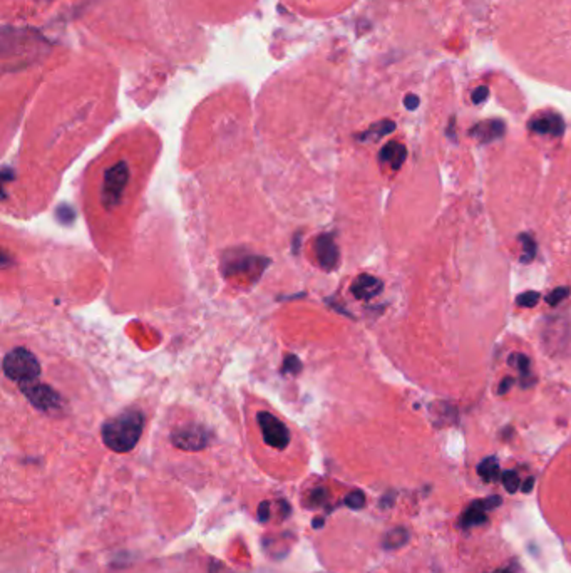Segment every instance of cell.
<instances>
[{
  "label": "cell",
  "instance_id": "7a4b0ae2",
  "mask_svg": "<svg viewBox=\"0 0 571 573\" xmlns=\"http://www.w3.org/2000/svg\"><path fill=\"white\" fill-rule=\"evenodd\" d=\"M2 367L3 374L21 386L35 382V379L41 376V364H39L37 357L23 347L12 349L7 352L3 357Z\"/></svg>",
  "mask_w": 571,
  "mask_h": 573
},
{
  "label": "cell",
  "instance_id": "44dd1931",
  "mask_svg": "<svg viewBox=\"0 0 571 573\" xmlns=\"http://www.w3.org/2000/svg\"><path fill=\"white\" fill-rule=\"evenodd\" d=\"M345 505L352 509H360L365 505V494L362 492H352L345 498Z\"/></svg>",
  "mask_w": 571,
  "mask_h": 573
},
{
  "label": "cell",
  "instance_id": "d4e9b609",
  "mask_svg": "<svg viewBox=\"0 0 571 573\" xmlns=\"http://www.w3.org/2000/svg\"><path fill=\"white\" fill-rule=\"evenodd\" d=\"M487 94H490V91H487V88H484V86H481V88L476 89L474 94H472V103L481 104L483 101L487 97Z\"/></svg>",
  "mask_w": 571,
  "mask_h": 573
},
{
  "label": "cell",
  "instance_id": "4fadbf2b",
  "mask_svg": "<svg viewBox=\"0 0 571 573\" xmlns=\"http://www.w3.org/2000/svg\"><path fill=\"white\" fill-rule=\"evenodd\" d=\"M407 540H409L407 530L394 528L387 533V535H385L384 547L389 548V550H392V548H400V547H404L405 543H407Z\"/></svg>",
  "mask_w": 571,
  "mask_h": 573
},
{
  "label": "cell",
  "instance_id": "e0dca14e",
  "mask_svg": "<svg viewBox=\"0 0 571 573\" xmlns=\"http://www.w3.org/2000/svg\"><path fill=\"white\" fill-rule=\"evenodd\" d=\"M501 481L507 493H516L519 489V476L516 471H504L501 474Z\"/></svg>",
  "mask_w": 571,
  "mask_h": 573
},
{
  "label": "cell",
  "instance_id": "cb8c5ba5",
  "mask_svg": "<svg viewBox=\"0 0 571 573\" xmlns=\"http://www.w3.org/2000/svg\"><path fill=\"white\" fill-rule=\"evenodd\" d=\"M57 218L61 220L62 223H70L74 220V217H76V215H74V211H72V208L70 206H66V205H62L61 208H59L57 210Z\"/></svg>",
  "mask_w": 571,
  "mask_h": 573
},
{
  "label": "cell",
  "instance_id": "ba28073f",
  "mask_svg": "<svg viewBox=\"0 0 571 573\" xmlns=\"http://www.w3.org/2000/svg\"><path fill=\"white\" fill-rule=\"evenodd\" d=\"M315 253H317L318 264H320L322 269H336L338 262V249L332 233H324L317 238V242H315Z\"/></svg>",
  "mask_w": 571,
  "mask_h": 573
},
{
  "label": "cell",
  "instance_id": "277c9868",
  "mask_svg": "<svg viewBox=\"0 0 571 573\" xmlns=\"http://www.w3.org/2000/svg\"><path fill=\"white\" fill-rule=\"evenodd\" d=\"M257 419L267 445L275 447V449H285V447L289 446L290 431L280 419L275 418L273 414L265 413V411L258 413Z\"/></svg>",
  "mask_w": 571,
  "mask_h": 573
},
{
  "label": "cell",
  "instance_id": "7c38bea8",
  "mask_svg": "<svg viewBox=\"0 0 571 573\" xmlns=\"http://www.w3.org/2000/svg\"><path fill=\"white\" fill-rule=\"evenodd\" d=\"M478 473L483 480L486 481H494L496 478H501V473H499V465L496 458H486L481 465L478 466Z\"/></svg>",
  "mask_w": 571,
  "mask_h": 573
},
{
  "label": "cell",
  "instance_id": "4316f807",
  "mask_svg": "<svg viewBox=\"0 0 571 573\" xmlns=\"http://www.w3.org/2000/svg\"><path fill=\"white\" fill-rule=\"evenodd\" d=\"M404 104H405V108L411 109V111H414V109H417V106H419V97L414 96V94H409V96L405 97Z\"/></svg>",
  "mask_w": 571,
  "mask_h": 573
},
{
  "label": "cell",
  "instance_id": "484cf974",
  "mask_svg": "<svg viewBox=\"0 0 571 573\" xmlns=\"http://www.w3.org/2000/svg\"><path fill=\"white\" fill-rule=\"evenodd\" d=\"M513 384H514L513 378H504V380H501V384H499V387H498V394L499 396L506 394V392L513 387Z\"/></svg>",
  "mask_w": 571,
  "mask_h": 573
},
{
  "label": "cell",
  "instance_id": "9a60e30c",
  "mask_svg": "<svg viewBox=\"0 0 571 573\" xmlns=\"http://www.w3.org/2000/svg\"><path fill=\"white\" fill-rule=\"evenodd\" d=\"M518 240L523 245L521 262L523 264H530V262L534 258V255H536V242L533 240V237H531L530 233L519 235Z\"/></svg>",
  "mask_w": 571,
  "mask_h": 573
},
{
  "label": "cell",
  "instance_id": "2e32d148",
  "mask_svg": "<svg viewBox=\"0 0 571 573\" xmlns=\"http://www.w3.org/2000/svg\"><path fill=\"white\" fill-rule=\"evenodd\" d=\"M394 129H396V124L392 123V121H382V123L376 124L374 128H370V131L365 133L362 138H380V136H385L389 135V133H392Z\"/></svg>",
  "mask_w": 571,
  "mask_h": 573
},
{
  "label": "cell",
  "instance_id": "f1b7e54d",
  "mask_svg": "<svg viewBox=\"0 0 571 573\" xmlns=\"http://www.w3.org/2000/svg\"><path fill=\"white\" fill-rule=\"evenodd\" d=\"M516 572V565L511 563L507 565V567H503V568H498V570L491 572V573H514Z\"/></svg>",
  "mask_w": 571,
  "mask_h": 573
},
{
  "label": "cell",
  "instance_id": "5bb4252c",
  "mask_svg": "<svg viewBox=\"0 0 571 573\" xmlns=\"http://www.w3.org/2000/svg\"><path fill=\"white\" fill-rule=\"evenodd\" d=\"M510 364L513 367H516L519 371V374H521V380H523V387H528V378H530L531 374V360L530 357L525 356V354H513L510 357Z\"/></svg>",
  "mask_w": 571,
  "mask_h": 573
},
{
  "label": "cell",
  "instance_id": "d6986e66",
  "mask_svg": "<svg viewBox=\"0 0 571 573\" xmlns=\"http://www.w3.org/2000/svg\"><path fill=\"white\" fill-rule=\"evenodd\" d=\"M570 293L571 292L568 286H557V289H554L553 292L546 297V302H548L550 305H558V304H561L566 297H570Z\"/></svg>",
  "mask_w": 571,
  "mask_h": 573
},
{
  "label": "cell",
  "instance_id": "6da1fadb",
  "mask_svg": "<svg viewBox=\"0 0 571 573\" xmlns=\"http://www.w3.org/2000/svg\"><path fill=\"white\" fill-rule=\"evenodd\" d=\"M144 429V416L137 409H128L102 426V441L114 453L135 449Z\"/></svg>",
  "mask_w": 571,
  "mask_h": 573
},
{
  "label": "cell",
  "instance_id": "83f0119b",
  "mask_svg": "<svg viewBox=\"0 0 571 573\" xmlns=\"http://www.w3.org/2000/svg\"><path fill=\"white\" fill-rule=\"evenodd\" d=\"M533 485H534V480H533V478H528V480L525 481V485L521 486V492H523V493H530L531 489H533Z\"/></svg>",
  "mask_w": 571,
  "mask_h": 573
},
{
  "label": "cell",
  "instance_id": "5b68a950",
  "mask_svg": "<svg viewBox=\"0 0 571 573\" xmlns=\"http://www.w3.org/2000/svg\"><path fill=\"white\" fill-rule=\"evenodd\" d=\"M171 441L183 451H202L210 443V434L200 426H186L183 429L175 431Z\"/></svg>",
  "mask_w": 571,
  "mask_h": 573
},
{
  "label": "cell",
  "instance_id": "ac0fdd59",
  "mask_svg": "<svg viewBox=\"0 0 571 573\" xmlns=\"http://www.w3.org/2000/svg\"><path fill=\"white\" fill-rule=\"evenodd\" d=\"M539 302V293L534 292V290H528V292L521 293L518 298H516V304L519 305V307H534Z\"/></svg>",
  "mask_w": 571,
  "mask_h": 573
},
{
  "label": "cell",
  "instance_id": "8fae6325",
  "mask_svg": "<svg viewBox=\"0 0 571 573\" xmlns=\"http://www.w3.org/2000/svg\"><path fill=\"white\" fill-rule=\"evenodd\" d=\"M471 135L484 141V143H487V141H494V139L501 138V136L504 135V123L499 119L484 121V123H479L478 126H474L471 129Z\"/></svg>",
  "mask_w": 571,
  "mask_h": 573
},
{
  "label": "cell",
  "instance_id": "30bf717a",
  "mask_svg": "<svg viewBox=\"0 0 571 573\" xmlns=\"http://www.w3.org/2000/svg\"><path fill=\"white\" fill-rule=\"evenodd\" d=\"M382 282L377 277L369 275V273H362L356 278L352 284V293L358 300H369V298L377 297L382 292Z\"/></svg>",
  "mask_w": 571,
  "mask_h": 573
},
{
  "label": "cell",
  "instance_id": "603a6c76",
  "mask_svg": "<svg viewBox=\"0 0 571 573\" xmlns=\"http://www.w3.org/2000/svg\"><path fill=\"white\" fill-rule=\"evenodd\" d=\"M405 158H407V149H405L404 144H399V149H397L396 156H394V159H392V163H391L394 170H399V168L404 164Z\"/></svg>",
  "mask_w": 571,
  "mask_h": 573
},
{
  "label": "cell",
  "instance_id": "52a82bcc",
  "mask_svg": "<svg viewBox=\"0 0 571 573\" xmlns=\"http://www.w3.org/2000/svg\"><path fill=\"white\" fill-rule=\"evenodd\" d=\"M501 503V498L493 496L486 498V500H479L476 503H472L470 508L464 512V515L461 516V527L470 528L476 527V525H483L487 521V509H493Z\"/></svg>",
  "mask_w": 571,
  "mask_h": 573
},
{
  "label": "cell",
  "instance_id": "7402d4cb",
  "mask_svg": "<svg viewBox=\"0 0 571 573\" xmlns=\"http://www.w3.org/2000/svg\"><path fill=\"white\" fill-rule=\"evenodd\" d=\"M298 371H300V360L295 356H287L285 360H283V372H291V374H295V372Z\"/></svg>",
  "mask_w": 571,
  "mask_h": 573
},
{
  "label": "cell",
  "instance_id": "ffe728a7",
  "mask_svg": "<svg viewBox=\"0 0 571 573\" xmlns=\"http://www.w3.org/2000/svg\"><path fill=\"white\" fill-rule=\"evenodd\" d=\"M397 149H399V143H394V141H391V143L385 144V146L380 149V155H379L380 163H392Z\"/></svg>",
  "mask_w": 571,
  "mask_h": 573
},
{
  "label": "cell",
  "instance_id": "9c48e42d",
  "mask_svg": "<svg viewBox=\"0 0 571 573\" xmlns=\"http://www.w3.org/2000/svg\"><path fill=\"white\" fill-rule=\"evenodd\" d=\"M528 126L538 135L561 136L563 131H565V123H563L561 116L554 115V113H545V115L536 116Z\"/></svg>",
  "mask_w": 571,
  "mask_h": 573
},
{
  "label": "cell",
  "instance_id": "8992f818",
  "mask_svg": "<svg viewBox=\"0 0 571 573\" xmlns=\"http://www.w3.org/2000/svg\"><path fill=\"white\" fill-rule=\"evenodd\" d=\"M22 392L30 404L41 411H54L61 407V398L57 392L44 384H26L22 386Z\"/></svg>",
  "mask_w": 571,
  "mask_h": 573
},
{
  "label": "cell",
  "instance_id": "3957f363",
  "mask_svg": "<svg viewBox=\"0 0 571 573\" xmlns=\"http://www.w3.org/2000/svg\"><path fill=\"white\" fill-rule=\"evenodd\" d=\"M129 182V168L126 163H116L104 175L102 184V205L116 208L123 202V195Z\"/></svg>",
  "mask_w": 571,
  "mask_h": 573
}]
</instances>
